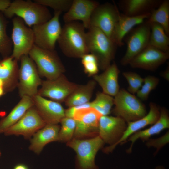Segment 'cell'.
<instances>
[{"mask_svg":"<svg viewBox=\"0 0 169 169\" xmlns=\"http://www.w3.org/2000/svg\"><path fill=\"white\" fill-rule=\"evenodd\" d=\"M12 21L13 49L11 56L18 61L22 56L28 55L34 45V34L32 28L27 26L20 18L15 17Z\"/></svg>","mask_w":169,"mask_h":169,"instance_id":"obj_9","label":"cell"},{"mask_svg":"<svg viewBox=\"0 0 169 169\" xmlns=\"http://www.w3.org/2000/svg\"><path fill=\"white\" fill-rule=\"evenodd\" d=\"M60 127L58 136V141L68 142L72 139L75 131L76 122L73 118L64 117L60 122Z\"/></svg>","mask_w":169,"mask_h":169,"instance_id":"obj_32","label":"cell"},{"mask_svg":"<svg viewBox=\"0 0 169 169\" xmlns=\"http://www.w3.org/2000/svg\"><path fill=\"white\" fill-rule=\"evenodd\" d=\"M91 103V107L97 111L102 115H108L111 112L114 105V98L103 92H98L95 100Z\"/></svg>","mask_w":169,"mask_h":169,"instance_id":"obj_31","label":"cell"},{"mask_svg":"<svg viewBox=\"0 0 169 169\" xmlns=\"http://www.w3.org/2000/svg\"><path fill=\"white\" fill-rule=\"evenodd\" d=\"M11 1L9 0H0V11L3 12L9 6Z\"/></svg>","mask_w":169,"mask_h":169,"instance_id":"obj_39","label":"cell"},{"mask_svg":"<svg viewBox=\"0 0 169 169\" xmlns=\"http://www.w3.org/2000/svg\"><path fill=\"white\" fill-rule=\"evenodd\" d=\"M149 106V111L144 117L137 120L127 123L126 130L120 140L115 146L114 149L119 144L125 142L128 138L133 134L148 125H153L157 121L160 115L159 108L155 103L152 102L150 103Z\"/></svg>","mask_w":169,"mask_h":169,"instance_id":"obj_23","label":"cell"},{"mask_svg":"<svg viewBox=\"0 0 169 169\" xmlns=\"http://www.w3.org/2000/svg\"><path fill=\"white\" fill-rule=\"evenodd\" d=\"M1 60V59H0V60Z\"/></svg>","mask_w":169,"mask_h":169,"instance_id":"obj_45","label":"cell"},{"mask_svg":"<svg viewBox=\"0 0 169 169\" xmlns=\"http://www.w3.org/2000/svg\"><path fill=\"white\" fill-rule=\"evenodd\" d=\"M7 18L16 16L30 27L45 23L52 17L47 8L34 1L15 0L2 13Z\"/></svg>","mask_w":169,"mask_h":169,"instance_id":"obj_2","label":"cell"},{"mask_svg":"<svg viewBox=\"0 0 169 169\" xmlns=\"http://www.w3.org/2000/svg\"><path fill=\"white\" fill-rule=\"evenodd\" d=\"M14 169H28L25 165L23 164H19L16 166Z\"/></svg>","mask_w":169,"mask_h":169,"instance_id":"obj_41","label":"cell"},{"mask_svg":"<svg viewBox=\"0 0 169 169\" xmlns=\"http://www.w3.org/2000/svg\"><path fill=\"white\" fill-rule=\"evenodd\" d=\"M162 0H120L118 5L122 13L137 16L150 13L157 8Z\"/></svg>","mask_w":169,"mask_h":169,"instance_id":"obj_22","label":"cell"},{"mask_svg":"<svg viewBox=\"0 0 169 169\" xmlns=\"http://www.w3.org/2000/svg\"><path fill=\"white\" fill-rule=\"evenodd\" d=\"M169 132L167 131L162 136L155 139H149L146 143L148 147H153L156 149V153L169 142Z\"/></svg>","mask_w":169,"mask_h":169,"instance_id":"obj_37","label":"cell"},{"mask_svg":"<svg viewBox=\"0 0 169 169\" xmlns=\"http://www.w3.org/2000/svg\"><path fill=\"white\" fill-rule=\"evenodd\" d=\"M19 60L17 86L19 95L21 98L27 96L32 98L38 94V87L42 80L35 63L28 55L22 56Z\"/></svg>","mask_w":169,"mask_h":169,"instance_id":"obj_6","label":"cell"},{"mask_svg":"<svg viewBox=\"0 0 169 169\" xmlns=\"http://www.w3.org/2000/svg\"><path fill=\"white\" fill-rule=\"evenodd\" d=\"M169 128V116L168 110L162 107L160 110V115L157 121L150 127L140 130L130 136L126 141H130L131 144L128 149L127 153H131L133 145L139 139L143 141H147L152 136L160 133L164 129Z\"/></svg>","mask_w":169,"mask_h":169,"instance_id":"obj_24","label":"cell"},{"mask_svg":"<svg viewBox=\"0 0 169 169\" xmlns=\"http://www.w3.org/2000/svg\"><path fill=\"white\" fill-rule=\"evenodd\" d=\"M151 33L148 45L162 51L169 53V37L159 24H150Z\"/></svg>","mask_w":169,"mask_h":169,"instance_id":"obj_28","label":"cell"},{"mask_svg":"<svg viewBox=\"0 0 169 169\" xmlns=\"http://www.w3.org/2000/svg\"><path fill=\"white\" fill-rule=\"evenodd\" d=\"M85 29L83 23L77 21L65 23L57 41L64 55L70 58H81L89 53Z\"/></svg>","mask_w":169,"mask_h":169,"instance_id":"obj_1","label":"cell"},{"mask_svg":"<svg viewBox=\"0 0 169 169\" xmlns=\"http://www.w3.org/2000/svg\"><path fill=\"white\" fill-rule=\"evenodd\" d=\"M102 116L92 107L76 110L73 117L76 122L74 138L81 139L84 137L98 136L96 135L98 134L99 121Z\"/></svg>","mask_w":169,"mask_h":169,"instance_id":"obj_14","label":"cell"},{"mask_svg":"<svg viewBox=\"0 0 169 169\" xmlns=\"http://www.w3.org/2000/svg\"><path fill=\"white\" fill-rule=\"evenodd\" d=\"M61 13L54 12V15L50 20L32 27L35 45L44 49L55 50L62 28L59 21Z\"/></svg>","mask_w":169,"mask_h":169,"instance_id":"obj_8","label":"cell"},{"mask_svg":"<svg viewBox=\"0 0 169 169\" xmlns=\"http://www.w3.org/2000/svg\"><path fill=\"white\" fill-rule=\"evenodd\" d=\"M113 114L127 123L139 120L147 114L141 100L123 88L120 89L115 96Z\"/></svg>","mask_w":169,"mask_h":169,"instance_id":"obj_5","label":"cell"},{"mask_svg":"<svg viewBox=\"0 0 169 169\" xmlns=\"http://www.w3.org/2000/svg\"><path fill=\"white\" fill-rule=\"evenodd\" d=\"M146 20L150 24L156 23L160 25L169 36V0H162L158 7L151 13Z\"/></svg>","mask_w":169,"mask_h":169,"instance_id":"obj_29","label":"cell"},{"mask_svg":"<svg viewBox=\"0 0 169 169\" xmlns=\"http://www.w3.org/2000/svg\"><path fill=\"white\" fill-rule=\"evenodd\" d=\"M122 75L128 84L127 91L132 94L136 93L141 88L144 82V78L138 74L131 71L123 72Z\"/></svg>","mask_w":169,"mask_h":169,"instance_id":"obj_34","label":"cell"},{"mask_svg":"<svg viewBox=\"0 0 169 169\" xmlns=\"http://www.w3.org/2000/svg\"><path fill=\"white\" fill-rule=\"evenodd\" d=\"M81 58L84 72L88 76H93L97 74L99 68L97 59L94 55L89 53Z\"/></svg>","mask_w":169,"mask_h":169,"instance_id":"obj_35","label":"cell"},{"mask_svg":"<svg viewBox=\"0 0 169 169\" xmlns=\"http://www.w3.org/2000/svg\"><path fill=\"white\" fill-rule=\"evenodd\" d=\"M154 169H165V168L162 166H158L156 167Z\"/></svg>","mask_w":169,"mask_h":169,"instance_id":"obj_43","label":"cell"},{"mask_svg":"<svg viewBox=\"0 0 169 169\" xmlns=\"http://www.w3.org/2000/svg\"><path fill=\"white\" fill-rule=\"evenodd\" d=\"M28 56L35 63L40 76L54 79L65 71L64 66L57 52L40 48L35 44Z\"/></svg>","mask_w":169,"mask_h":169,"instance_id":"obj_4","label":"cell"},{"mask_svg":"<svg viewBox=\"0 0 169 169\" xmlns=\"http://www.w3.org/2000/svg\"><path fill=\"white\" fill-rule=\"evenodd\" d=\"M6 93L4 88L0 87V97Z\"/></svg>","mask_w":169,"mask_h":169,"instance_id":"obj_42","label":"cell"},{"mask_svg":"<svg viewBox=\"0 0 169 169\" xmlns=\"http://www.w3.org/2000/svg\"><path fill=\"white\" fill-rule=\"evenodd\" d=\"M34 105L32 98L24 96L9 114L0 120V133L7 129L19 120L27 111Z\"/></svg>","mask_w":169,"mask_h":169,"instance_id":"obj_26","label":"cell"},{"mask_svg":"<svg viewBox=\"0 0 169 169\" xmlns=\"http://www.w3.org/2000/svg\"><path fill=\"white\" fill-rule=\"evenodd\" d=\"M162 76L167 80L169 81V66L167 67L165 71H163L161 74Z\"/></svg>","mask_w":169,"mask_h":169,"instance_id":"obj_40","label":"cell"},{"mask_svg":"<svg viewBox=\"0 0 169 169\" xmlns=\"http://www.w3.org/2000/svg\"><path fill=\"white\" fill-rule=\"evenodd\" d=\"M104 143L98 135L86 139L74 138L67 142V145L76 152L81 169H97L95 157Z\"/></svg>","mask_w":169,"mask_h":169,"instance_id":"obj_7","label":"cell"},{"mask_svg":"<svg viewBox=\"0 0 169 169\" xmlns=\"http://www.w3.org/2000/svg\"><path fill=\"white\" fill-rule=\"evenodd\" d=\"M169 58V53L162 51L148 45L130 62L132 68L153 71L165 63Z\"/></svg>","mask_w":169,"mask_h":169,"instance_id":"obj_16","label":"cell"},{"mask_svg":"<svg viewBox=\"0 0 169 169\" xmlns=\"http://www.w3.org/2000/svg\"><path fill=\"white\" fill-rule=\"evenodd\" d=\"M7 24L6 18L0 12V54L3 58L10 56L13 49L11 39L7 32Z\"/></svg>","mask_w":169,"mask_h":169,"instance_id":"obj_30","label":"cell"},{"mask_svg":"<svg viewBox=\"0 0 169 169\" xmlns=\"http://www.w3.org/2000/svg\"><path fill=\"white\" fill-rule=\"evenodd\" d=\"M96 83L93 80L86 84L78 85L64 102L68 107L80 105L89 102Z\"/></svg>","mask_w":169,"mask_h":169,"instance_id":"obj_27","label":"cell"},{"mask_svg":"<svg viewBox=\"0 0 169 169\" xmlns=\"http://www.w3.org/2000/svg\"><path fill=\"white\" fill-rule=\"evenodd\" d=\"M1 152L0 151V157L1 156Z\"/></svg>","mask_w":169,"mask_h":169,"instance_id":"obj_44","label":"cell"},{"mask_svg":"<svg viewBox=\"0 0 169 169\" xmlns=\"http://www.w3.org/2000/svg\"><path fill=\"white\" fill-rule=\"evenodd\" d=\"M159 79L153 76L148 75L144 78L143 84L137 91L136 97L141 100H147L151 91L158 85Z\"/></svg>","mask_w":169,"mask_h":169,"instance_id":"obj_33","label":"cell"},{"mask_svg":"<svg viewBox=\"0 0 169 169\" xmlns=\"http://www.w3.org/2000/svg\"><path fill=\"white\" fill-rule=\"evenodd\" d=\"M78 85L63 74L54 79L42 80L38 94L60 103L65 101Z\"/></svg>","mask_w":169,"mask_h":169,"instance_id":"obj_13","label":"cell"},{"mask_svg":"<svg viewBox=\"0 0 169 169\" xmlns=\"http://www.w3.org/2000/svg\"><path fill=\"white\" fill-rule=\"evenodd\" d=\"M18 61L11 55L0 60V80L3 84L6 93L12 91L18 86Z\"/></svg>","mask_w":169,"mask_h":169,"instance_id":"obj_21","label":"cell"},{"mask_svg":"<svg viewBox=\"0 0 169 169\" xmlns=\"http://www.w3.org/2000/svg\"><path fill=\"white\" fill-rule=\"evenodd\" d=\"M99 3L92 0H73L68 10L65 13L63 18L65 23L80 20L85 29L90 27V19L95 9Z\"/></svg>","mask_w":169,"mask_h":169,"instance_id":"obj_18","label":"cell"},{"mask_svg":"<svg viewBox=\"0 0 169 169\" xmlns=\"http://www.w3.org/2000/svg\"><path fill=\"white\" fill-rule=\"evenodd\" d=\"M88 30L86 43L89 53L95 57L99 68L104 70L114 59L118 46L99 28L90 27Z\"/></svg>","mask_w":169,"mask_h":169,"instance_id":"obj_3","label":"cell"},{"mask_svg":"<svg viewBox=\"0 0 169 169\" xmlns=\"http://www.w3.org/2000/svg\"><path fill=\"white\" fill-rule=\"evenodd\" d=\"M60 128L58 124L46 125L32 137L29 149L36 154H39L46 144L58 140Z\"/></svg>","mask_w":169,"mask_h":169,"instance_id":"obj_25","label":"cell"},{"mask_svg":"<svg viewBox=\"0 0 169 169\" xmlns=\"http://www.w3.org/2000/svg\"><path fill=\"white\" fill-rule=\"evenodd\" d=\"M120 72L117 65L114 62L102 73L93 76V80L101 87L103 93L115 96L120 90L118 83Z\"/></svg>","mask_w":169,"mask_h":169,"instance_id":"obj_20","label":"cell"},{"mask_svg":"<svg viewBox=\"0 0 169 169\" xmlns=\"http://www.w3.org/2000/svg\"><path fill=\"white\" fill-rule=\"evenodd\" d=\"M150 13L133 17L120 13L111 35V39L118 47L123 46L124 44L123 40L125 36L135 26L142 23L148 18Z\"/></svg>","mask_w":169,"mask_h":169,"instance_id":"obj_19","label":"cell"},{"mask_svg":"<svg viewBox=\"0 0 169 169\" xmlns=\"http://www.w3.org/2000/svg\"><path fill=\"white\" fill-rule=\"evenodd\" d=\"M32 99L34 106L46 125L58 124L65 117V110L60 103L38 94Z\"/></svg>","mask_w":169,"mask_h":169,"instance_id":"obj_17","label":"cell"},{"mask_svg":"<svg viewBox=\"0 0 169 169\" xmlns=\"http://www.w3.org/2000/svg\"><path fill=\"white\" fill-rule=\"evenodd\" d=\"M46 125L33 105L18 121L3 133L6 136L22 135L28 139Z\"/></svg>","mask_w":169,"mask_h":169,"instance_id":"obj_15","label":"cell"},{"mask_svg":"<svg viewBox=\"0 0 169 169\" xmlns=\"http://www.w3.org/2000/svg\"><path fill=\"white\" fill-rule=\"evenodd\" d=\"M126 39V52L120 60L125 66L148 45L151 33V25L146 20L132 29Z\"/></svg>","mask_w":169,"mask_h":169,"instance_id":"obj_10","label":"cell"},{"mask_svg":"<svg viewBox=\"0 0 169 169\" xmlns=\"http://www.w3.org/2000/svg\"><path fill=\"white\" fill-rule=\"evenodd\" d=\"M113 2V4L109 2L100 4L93 12L90 23V27L99 28L110 39L120 13Z\"/></svg>","mask_w":169,"mask_h":169,"instance_id":"obj_12","label":"cell"},{"mask_svg":"<svg viewBox=\"0 0 169 169\" xmlns=\"http://www.w3.org/2000/svg\"><path fill=\"white\" fill-rule=\"evenodd\" d=\"M127 126V123L117 116H102L99 120L98 135L104 143L110 145L104 149L109 152L114 149L115 144L120 140Z\"/></svg>","mask_w":169,"mask_h":169,"instance_id":"obj_11","label":"cell"},{"mask_svg":"<svg viewBox=\"0 0 169 169\" xmlns=\"http://www.w3.org/2000/svg\"><path fill=\"white\" fill-rule=\"evenodd\" d=\"M91 107V103L89 102L83 105L72 106L65 110V117L73 118L75 111L80 109Z\"/></svg>","mask_w":169,"mask_h":169,"instance_id":"obj_38","label":"cell"},{"mask_svg":"<svg viewBox=\"0 0 169 169\" xmlns=\"http://www.w3.org/2000/svg\"><path fill=\"white\" fill-rule=\"evenodd\" d=\"M35 2L43 6L49 7L54 12H67L72 3V0H35Z\"/></svg>","mask_w":169,"mask_h":169,"instance_id":"obj_36","label":"cell"}]
</instances>
